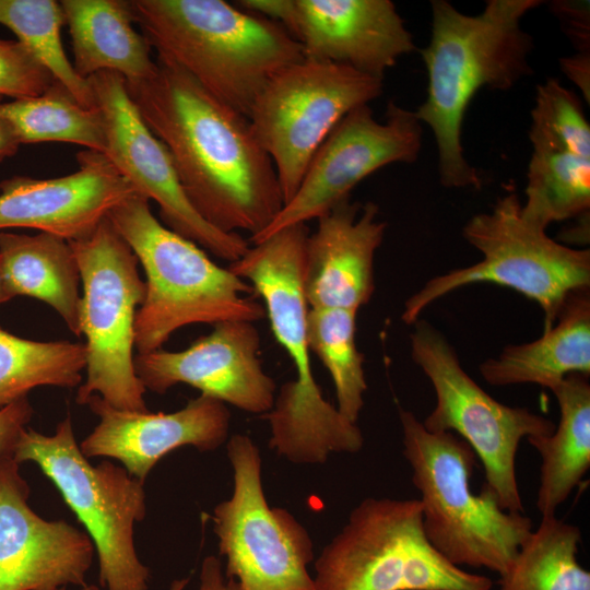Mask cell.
Segmentation results:
<instances>
[{"label": "cell", "instance_id": "7402d4cb", "mask_svg": "<svg viewBox=\"0 0 590 590\" xmlns=\"http://www.w3.org/2000/svg\"><path fill=\"white\" fill-rule=\"evenodd\" d=\"M557 322L528 343L508 345L479 369L489 385L535 384L550 390L570 374H590L589 287L573 292Z\"/></svg>", "mask_w": 590, "mask_h": 590}, {"label": "cell", "instance_id": "83f0119b", "mask_svg": "<svg viewBox=\"0 0 590 590\" xmlns=\"http://www.w3.org/2000/svg\"><path fill=\"white\" fill-rule=\"evenodd\" d=\"M580 540L577 526L542 516L500 576L499 590H590V573L577 558Z\"/></svg>", "mask_w": 590, "mask_h": 590}, {"label": "cell", "instance_id": "277c9868", "mask_svg": "<svg viewBox=\"0 0 590 590\" xmlns=\"http://www.w3.org/2000/svg\"><path fill=\"white\" fill-rule=\"evenodd\" d=\"M133 22L157 57L248 117L266 84L304 59L279 23L222 0H130Z\"/></svg>", "mask_w": 590, "mask_h": 590}, {"label": "cell", "instance_id": "4316f807", "mask_svg": "<svg viewBox=\"0 0 590 590\" xmlns=\"http://www.w3.org/2000/svg\"><path fill=\"white\" fill-rule=\"evenodd\" d=\"M0 115L11 123L21 144L57 141L106 152L99 108L82 106L58 81L39 96L0 102Z\"/></svg>", "mask_w": 590, "mask_h": 590}, {"label": "cell", "instance_id": "52a82bcc", "mask_svg": "<svg viewBox=\"0 0 590 590\" xmlns=\"http://www.w3.org/2000/svg\"><path fill=\"white\" fill-rule=\"evenodd\" d=\"M462 235L481 252V261L426 282L405 302L403 322L413 324L426 307L452 291L489 282L538 303L547 330L567 297L590 285V251L567 247L526 221L515 192L497 198L491 211L473 215Z\"/></svg>", "mask_w": 590, "mask_h": 590}, {"label": "cell", "instance_id": "d6a6232c", "mask_svg": "<svg viewBox=\"0 0 590 590\" xmlns=\"http://www.w3.org/2000/svg\"><path fill=\"white\" fill-rule=\"evenodd\" d=\"M553 12L560 20L570 40L580 50L589 52V5L571 1H556L552 3Z\"/></svg>", "mask_w": 590, "mask_h": 590}, {"label": "cell", "instance_id": "484cf974", "mask_svg": "<svg viewBox=\"0 0 590 590\" xmlns=\"http://www.w3.org/2000/svg\"><path fill=\"white\" fill-rule=\"evenodd\" d=\"M522 217L544 229L554 222L588 213L590 208V148L563 138L529 135Z\"/></svg>", "mask_w": 590, "mask_h": 590}, {"label": "cell", "instance_id": "cb8c5ba5", "mask_svg": "<svg viewBox=\"0 0 590 590\" xmlns=\"http://www.w3.org/2000/svg\"><path fill=\"white\" fill-rule=\"evenodd\" d=\"M0 267L12 298L20 295L44 302L74 335H81V276L69 240L46 232H0Z\"/></svg>", "mask_w": 590, "mask_h": 590}, {"label": "cell", "instance_id": "f546056e", "mask_svg": "<svg viewBox=\"0 0 590 590\" xmlns=\"http://www.w3.org/2000/svg\"><path fill=\"white\" fill-rule=\"evenodd\" d=\"M357 311L344 308H309L307 342L328 369L335 389L338 411L357 423L367 382L364 354L356 345Z\"/></svg>", "mask_w": 590, "mask_h": 590}, {"label": "cell", "instance_id": "7c38bea8", "mask_svg": "<svg viewBox=\"0 0 590 590\" xmlns=\"http://www.w3.org/2000/svg\"><path fill=\"white\" fill-rule=\"evenodd\" d=\"M382 92L381 78L305 58L266 84L248 119L273 162L284 203L296 192L310 160L338 122Z\"/></svg>", "mask_w": 590, "mask_h": 590}, {"label": "cell", "instance_id": "9a60e30c", "mask_svg": "<svg viewBox=\"0 0 590 590\" xmlns=\"http://www.w3.org/2000/svg\"><path fill=\"white\" fill-rule=\"evenodd\" d=\"M87 82L105 122L106 157L138 193L156 202L163 224L229 263L244 256L250 247L248 240L240 234L214 228L192 208L166 146L130 98L126 79L113 71H101Z\"/></svg>", "mask_w": 590, "mask_h": 590}, {"label": "cell", "instance_id": "4fadbf2b", "mask_svg": "<svg viewBox=\"0 0 590 590\" xmlns=\"http://www.w3.org/2000/svg\"><path fill=\"white\" fill-rule=\"evenodd\" d=\"M233 469L232 496L213 510V528L225 575L240 590H316L308 565L314 543L304 526L286 509L270 507L261 477L258 447L244 434L227 441Z\"/></svg>", "mask_w": 590, "mask_h": 590}, {"label": "cell", "instance_id": "5b68a950", "mask_svg": "<svg viewBox=\"0 0 590 590\" xmlns=\"http://www.w3.org/2000/svg\"><path fill=\"white\" fill-rule=\"evenodd\" d=\"M107 219L146 275L145 297L134 322L137 354L162 349L175 331L188 324L255 323L266 318L262 303L250 297L252 286L212 261L197 244L167 228L142 194L125 199Z\"/></svg>", "mask_w": 590, "mask_h": 590}, {"label": "cell", "instance_id": "60d3db41", "mask_svg": "<svg viewBox=\"0 0 590 590\" xmlns=\"http://www.w3.org/2000/svg\"><path fill=\"white\" fill-rule=\"evenodd\" d=\"M0 102H1V96H0Z\"/></svg>", "mask_w": 590, "mask_h": 590}, {"label": "cell", "instance_id": "e575fe53", "mask_svg": "<svg viewBox=\"0 0 590 590\" xmlns=\"http://www.w3.org/2000/svg\"><path fill=\"white\" fill-rule=\"evenodd\" d=\"M196 590H240L236 580L223 571L221 560L215 556H206L201 565L199 587Z\"/></svg>", "mask_w": 590, "mask_h": 590}, {"label": "cell", "instance_id": "836d02e7", "mask_svg": "<svg viewBox=\"0 0 590 590\" xmlns=\"http://www.w3.org/2000/svg\"><path fill=\"white\" fill-rule=\"evenodd\" d=\"M32 416L33 408L27 398L0 409V457L13 455L19 436Z\"/></svg>", "mask_w": 590, "mask_h": 590}, {"label": "cell", "instance_id": "d6986e66", "mask_svg": "<svg viewBox=\"0 0 590 590\" xmlns=\"http://www.w3.org/2000/svg\"><path fill=\"white\" fill-rule=\"evenodd\" d=\"M86 405L99 418L80 444L86 458L107 457L122 463L128 473L145 481L155 464L173 450L192 446L212 451L227 439L231 412L226 404L200 394L172 413L117 409L93 394Z\"/></svg>", "mask_w": 590, "mask_h": 590}, {"label": "cell", "instance_id": "44dd1931", "mask_svg": "<svg viewBox=\"0 0 590 590\" xmlns=\"http://www.w3.org/2000/svg\"><path fill=\"white\" fill-rule=\"evenodd\" d=\"M374 202L347 198L317 219L308 235L303 269L304 293L310 308L358 311L375 292V255L387 223Z\"/></svg>", "mask_w": 590, "mask_h": 590}, {"label": "cell", "instance_id": "6da1fadb", "mask_svg": "<svg viewBox=\"0 0 590 590\" xmlns=\"http://www.w3.org/2000/svg\"><path fill=\"white\" fill-rule=\"evenodd\" d=\"M150 78L127 82L143 121L166 146L196 212L227 234L259 235L284 200L272 160L247 116L174 63L156 57Z\"/></svg>", "mask_w": 590, "mask_h": 590}, {"label": "cell", "instance_id": "ab89813d", "mask_svg": "<svg viewBox=\"0 0 590 590\" xmlns=\"http://www.w3.org/2000/svg\"><path fill=\"white\" fill-rule=\"evenodd\" d=\"M59 590H67V588H61V589H59Z\"/></svg>", "mask_w": 590, "mask_h": 590}, {"label": "cell", "instance_id": "3957f363", "mask_svg": "<svg viewBox=\"0 0 590 590\" xmlns=\"http://www.w3.org/2000/svg\"><path fill=\"white\" fill-rule=\"evenodd\" d=\"M307 224L285 227L251 244L228 269L248 282L262 299L271 330L295 367V379L283 384L269 422L270 447L298 464L324 463L330 453H356L364 445L357 423L346 420L322 396L307 342L308 303L303 269Z\"/></svg>", "mask_w": 590, "mask_h": 590}, {"label": "cell", "instance_id": "603a6c76", "mask_svg": "<svg viewBox=\"0 0 590 590\" xmlns=\"http://www.w3.org/2000/svg\"><path fill=\"white\" fill-rule=\"evenodd\" d=\"M60 4L71 36L73 68L81 79L101 71L119 73L127 82L153 75L152 47L133 28L129 1L62 0Z\"/></svg>", "mask_w": 590, "mask_h": 590}, {"label": "cell", "instance_id": "8fae6325", "mask_svg": "<svg viewBox=\"0 0 590 590\" xmlns=\"http://www.w3.org/2000/svg\"><path fill=\"white\" fill-rule=\"evenodd\" d=\"M410 335L411 358L432 382L436 404L422 422L433 433H452L483 463L485 484L499 506L523 512L516 475V457L523 438L548 435L555 424L526 408L495 400L461 367L444 334L417 319Z\"/></svg>", "mask_w": 590, "mask_h": 590}, {"label": "cell", "instance_id": "e0dca14e", "mask_svg": "<svg viewBox=\"0 0 590 590\" xmlns=\"http://www.w3.org/2000/svg\"><path fill=\"white\" fill-rule=\"evenodd\" d=\"M30 486L12 455L0 457V590L84 586L95 547L86 532L46 520L28 505Z\"/></svg>", "mask_w": 590, "mask_h": 590}, {"label": "cell", "instance_id": "4dcf8cb0", "mask_svg": "<svg viewBox=\"0 0 590 590\" xmlns=\"http://www.w3.org/2000/svg\"><path fill=\"white\" fill-rule=\"evenodd\" d=\"M0 24L13 32L82 106L96 107L87 80L76 74L63 50L60 33L64 17L60 1L0 0Z\"/></svg>", "mask_w": 590, "mask_h": 590}, {"label": "cell", "instance_id": "8d00e7d4", "mask_svg": "<svg viewBox=\"0 0 590 590\" xmlns=\"http://www.w3.org/2000/svg\"><path fill=\"white\" fill-rule=\"evenodd\" d=\"M21 145L11 123L0 115V163L13 156Z\"/></svg>", "mask_w": 590, "mask_h": 590}, {"label": "cell", "instance_id": "f35d334b", "mask_svg": "<svg viewBox=\"0 0 590 590\" xmlns=\"http://www.w3.org/2000/svg\"><path fill=\"white\" fill-rule=\"evenodd\" d=\"M11 298L12 297L10 296V294L8 293L5 288L2 272H1V267H0V305L9 302Z\"/></svg>", "mask_w": 590, "mask_h": 590}, {"label": "cell", "instance_id": "ba28073f", "mask_svg": "<svg viewBox=\"0 0 590 590\" xmlns=\"http://www.w3.org/2000/svg\"><path fill=\"white\" fill-rule=\"evenodd\" d=\"M316 590H492L428 542L418 499L367 497L315 563Z\"/></svg>", "mask_w": 590, "mask_h": 590}, {"label": "cell", "instance_id": "ac0fdd59", "mask_svg": "<svg viewBox=\"0 0 590 590\" xmlns=\"http://www.w3.org/2000/svg\"><path fill=\"white\" fill-rule=\"evenodd\" d=\"M79 169L37 179L13 176L0 182V232L34 228L72 241L87 237L108 212L137 193L105 154L85 150Z\"/></svg>", "mask_w": 590, "mask_h": 590}, {"label": "cell", "instance_id": "5bb4252c", "mask_svg": "<svg viewBox=\"0 0 590 590\" xmlns=\"http://www.w3.org/2000/svg\"><path fill=\"white\" fill-rule=\"evenodd\" d=\"M422 123L414 111L389 102L378 121L369 105L347 113L331 130L310 160L293 197L259 235L256 244L296 224L317 220L366 177L393 163H414L421 152Z\"/></svg>", "mask_w": 590, "mask_h": 590}, {"label": "cell", "instance_id": "9c48e42d", "mask_svg": "<svg viewBox=\"0 0 590 590\" xmlns=\"http://www.w3.org/2000/svg\"><path fill=\"white\" fill-rule=\"evenodd\" d=\"M13 459L34 462L84 526L106 590H148L150 571L134 545V524L146 515L144 483L110 461L88 462L75 440L70 415L52 435L24 428Z\"/></svg>", "mask_w": 590, "mask_h": 590}, {"label": "cell", "instance_id": "1f68e13d", "mask_svg": "<svg viewBox=\"0 0 590 590\" xmlns=\"http://www.w3.org/2000/svg\"><path fill=\"white\" fill-rule=\"evenodd\" d=\"M56 80L17 39L0 37V96L13 99L42 95Z\"/></svg>", "mask_w": 590, "mask_h": 590}, {"label": "cell", "instance_id": "2e32d148", "mask_svg": "<svg viewBox=\"0 0 590 590\" xmlns=\"http://www.w3.org/2000/svg\"><path fill=\"white\" fill-rule=\"evenodd\" d=\"M260 347L253 322L223 321L182 351L137 354L134 369L146 390L162 394L186 384L241 411L267 414L274 403L275 382L262 366Z\"/></svg>", "mask_w": 590, "mask_h": 590}, {"label": "cell", "instance_id": "74e56055", "mask_svg": "<svg viewBox=\"0 0 590 590\" xmlns=\"http://www.w3.org/2000/svg\"><path fill=\"white\" fill-rule=\"evenodd\" d=\"M188 582H189V578L176 579L170 583L168 590H184ZM80 590H101V589L95 585L85 583L84 586L81 587Z\"/></svg>", "mask_w": 590, "mask_h": 590}, {"label": "cell", "instance_id": "8992f818", "mask_svg": "<svg viewBox=\"0 0 590 590\" xmlns=\"http://www.w3.org/2000/svg\"><path fill=\"white\" fill-rule=\"evenodd\" d=\"M399 420L428 542L458 567L506 574L533 531L531 519L504 510L486 486L473 493L470 480L476 456L464 440L449 432L427 430L404 409H399Z\"/></svg>", "mask_w": 590, "mask_h": 590}, {"label": "cell", "instance_id": "f1b7e54d", "mask_svg": "<svg viewBox=\"0 0 590 590\" xmlns=\"http://www.w3.org/2000/svg\"><path fill=\"white\" fill-rule=\"evenodd\" d=\"M85 368V344L33 341L0 327V409L37 387L74 388Z\"/></svg>", "mask_w": 590, "mask_h": 590}, {"label": "cell", "instance_id": "7a4b0ae2", "mask_svg": "<svg viewBox=\"0 0 590 590\" xmlns=\"http://www.w3.org/2000/svg\"><path fill=\"white\" fill-rule=\"evenodd\" d=\"M540 0H488L469 15L447 0H432V36L418 51L427 70L425 101L414 110L436 142L438 173L446 188L480 189L481 177L464 156L465 111L481 88L507 91L531 75L533 38L522 17Z\"/></svg>", "mask_w": 590, "mask_h": 590}, {"label": "cell", "instance_id": "ffe728a7", "mask_svg": "<svg viewBox=\"0 0 590 590\" xmlns=\"http://www.w3.org/2000/svg\"><path fill=\"white\" fill-rule=\"evenodd\" d=\"M287 32L300 44L305 59L381 79L416 48L390 0H294Z\"/></svg>", "mask_w": 590, "mask_h": 590}, {"label": "cell", "instance_id": "d4e9b609", "mask_svg": "<svg viewBox=\"0 0 590 590\" xmlns=\"http://www.w3.org/2000/svg\"><path fill=\"white\" fill-rule=\"evenodd\" d=\"M551 390L559 406V423L548 435L527 438L541 457L536 498L541 516L555 515L590 468L588 376L570 374Z\"/></svg>", "mask_w": 590, "mask_h": 590}, {"label": "cell", "instance_id": "30bf717a", "mask_svg": "<svg viewBox=\"0 0 590 590\" xmlns=\"http://www.w3.org/2000/svg\"><path fill=\"white\" fill-rule=\"evenodd\" d=\"M69 243L83 285L80 331L86 338V378L75 401L83 405L96 394L117 409L149 411L134 369V322L146 291L138 258L107 216L91 235Z\"/></svg>", "mask_w": 590, "mask_h": 590}, {"label": "cell", "instance_id": "d590c367", "mask_svg": "<svg viewBox=\"0 0 590 590\" xmlns=\"http://www.w3.org/2000/svg\"><path fill=\"white\" fill-rule=\"evenodd\" d=\"M562 70L578 85L587 103L590 99V57L589 52H579L570 58L560 59Z\"/></svg>", "mask_w": 590, "mask_h": 590}]
</instances>
